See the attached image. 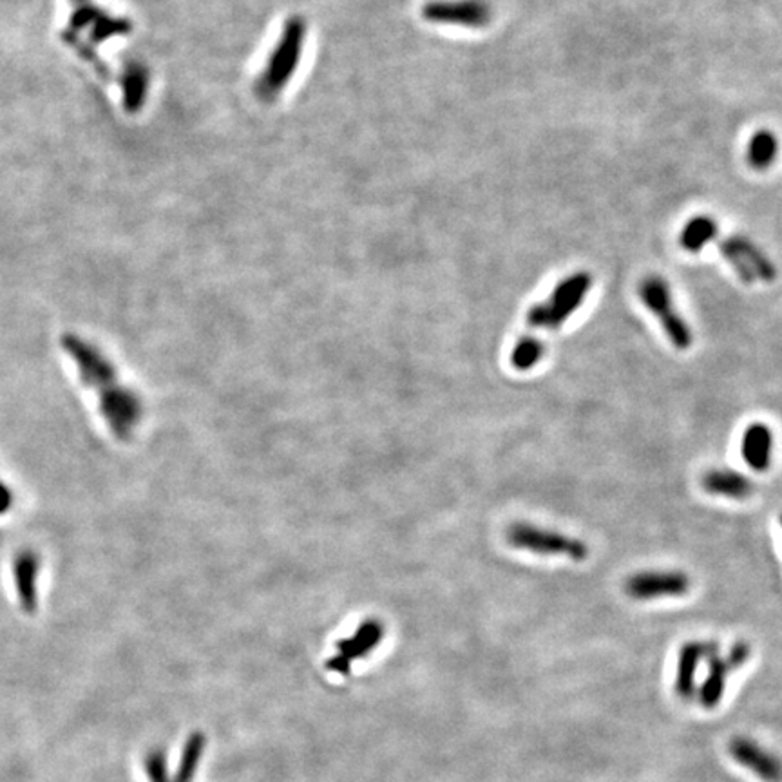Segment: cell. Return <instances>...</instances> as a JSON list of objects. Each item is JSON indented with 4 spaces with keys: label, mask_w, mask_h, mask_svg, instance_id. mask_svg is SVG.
<instances>
[{
    "label": "cell",
    "mask_w": 782,
    "mask_h": 782,
    "mask_svg": "<svg viewBox=\"0 0 782 782\" xmlns=\"http://www.w3.org/2000/svg\"><path fill=\"white\" fill-rule=\"evenodd\" d=\"M62 348L75 360L82 382L94 389L100 413L114 439L130 440L144 415L140 397L120 382L112 362L94 344L67 333L62 337Z\"/></svg>",
    "instance_id": "6da1fadb"
},
{
    "label": "cell",
    "mask_w": 782,
    "mask_h": 782,
    "mask_svg": "<svg viewBox=\"0 0 782 782\" xmlns=\"http://www.w3.org/2000/svg\"><path fill=\"white\" fill-rule=\"evenodd\" d=\"M380 637H382L380 621H377V619L364 621L350 639H346L339 644L341 658L335 660L333 665H346L351 658L359 656L360 652L364 654L366 650H369L373 644H377L380 641Z\"/></svg>",
    "instance_id": "ac0fdd59"
},
{
    "label": "cell",
    "mask_w": 782,
    "mask_h": 782,
    "mask_svg": "<svg viewBox=\"0 0 782 782\" xmlns=\"http://www.w3.org/2000/svg\"><path fill=\"white\" fill-rule=\"evenodd\" d=\"M748 658H750V644L746 641L735 643L726 656L719 654V644L715 641H712L710 652L705 660L708 663V672H706L703 685L699 687L701 706H705L706 710H712L721 703L728 676L733 671L741 669L748 662Z\"/></svg>",
    "instance_id": "52a82bcc"
},
{
    "label": "cell",
    "mask_w": 782,
    "mask_h": 782,
    "mask_svg": "<svg viewBox=\"0 0 782 782\" xmlns=\"http://www.w3.org/2000/svg\"><path fill=\"white\" fill-rule=\"evenodd\" d=\"M305 39L307 22L301 17L289 19L265 69L255 80V93L259 98L272 100L287 87L301 62Z\"/></svg>",
    "instance_id": "7a4b0ae2"
},
{
    "label": "cell",
    "mask_w": 782,
    "mask_h": 782,
    "mask_svg": "<svg viewBox=\"0 0 782 782\" xmlns=\"http://www.w3.org/2000/svg\"><path fill=\"white\" fill-rule=\"evenodd\" d=\"M778 138L775 137V133H771L769 129H759L750 137L748 140V147H746V162L748 165L757 171H768L777 156H778Z\"/></svg>",
    "instance_id": "e0dca14e"
},
{
    "label": "cell",
    "mask_w": 782,
    "mask_h": 782,
    "mask_svg": "<svg viewBox=\"0 0 782 782\" xmlns=\"http://www.w3.org/2000/svg\"><path fill=\"white\" fill-rule=\"evenodd\" d=\"M692 589V580L683 571L652 569L639 571L626 578L625 594L635 601H654L665 598L687 596Z\"/></svg>",
    "instance_id": "ba28073f"
},
{
    "label": "cell",
    "mask_w": 782,
    "mask_h": 782,
    "mask_svg": "<svg viewBox=\"0 0 782 782\" xmlns=\"http://www.w3.org/2000/svg\"><path fill=\"white\" fill-rule=\"evenodd\" d=\"M719 234L717 221L708 214L690 218L680 234V246L690 253H699L708 243L715 241Z\"/></svg>",
    "instance_id": "2e32d148"
},
{
    "label": "cell",
    "mask_w": 782,
    "mask_h": 782,
    "mask_svg": "<svg viewBox=\"0 0 782 782\" xmlns=\"http://www.w3.org/2000/svg\"><path fill=\"white\" fill-rule=\"evenodd\" d=\"M13 505V494L12 489L0 480V514H6Z\"/></svg>",
    "instance_id": "7402d4cb"
},
{
    "label": "cell",
    "mask_w": 782,
    "mask_h": 782,
    "mask_svg": "<svg viewBox=\"0 0 782 782\" xmlns=\"http://www.w3.org/2000/svg\"><path fill=\"white\" fill-rule=\"evenodd\" d=\"M13 583L17 589V598L24 612L35 614L39 607V591H37V578L40 571V558L31 549H22L15 555L13 564Z\"/></svg>",
    "instance_id": "8fae6325"
},
{
    "label": "cell",
    "mask_w": 782,
    "mask_h": 782,
    "mask_svg": "<svg viewBox=\"0 0 782 782\" xmlns=\"http://www.w3.org/2000/svg\"><path fill=\"white\" fill-rule=\"evenodd\" d=\"M147 89H149L147 67L140 62H129L121 76L123 107L129 112H138L147 98Z\"/></svg>",
    "instance_id": "9a60e30c"
},
{
    "label": "cell",
    "mask_w": 782,
    "mask_h": 782,
    "mask_svg": "<svg viewBox=\"0 0 782 782\" xmlns=\"http://www.w3.org/2000/svg\"><path fill=\"white\" fill-rule=\"evenodd\" d=\"M422 17L433 24L484 28L491 22V6L485 0H431L422 8Z\"/></svg>",
    "instance_id": "9c48e42d"
},
{
    "label": "cell",
    "mask_w": 782,
    "mask_h": 782,
    "mask_svg": "<svg viewBox=\"0 0 782 782\" xmlns=\"http://www.w3.org/2000/svg\"><path fill=\"white\" fill-rule=\"evenodd\" d=\"M592 276L585 271L564 278L549 299L535 303L528 312V326L533 330H558L583 305L592 289Z\"/></svg>",
    "instance_id": "3957f363"
},
{
    "label": "cell",
    "mask_w": 782,
    "mask_h": 782,
    "mask_svg": "<svg viewBox=\"0 0 782 782\" xmlns=\"http://www.w3.org/2000/svg\"><path fill=\"white\" fill-rule=\"evenodd\" d=\"M778 524H780V529H782V514L778 516Z\"/></svg>",
    "instance_id": "cb8c5ba5"
},
{
    "label": "cell",
    "mask_w": 782,
    "mask_h": 782,
    "mask_svg": "<svg viewBox=\"0 0 782 782\" xmlns=\"http://www.w3.org/2000/svg\"><path fill=\"white\" fill-rule=\"evenodd\" d=\"M75 3H78L82 6V4H89V0H75Z\"/></svg>",
    "instance_id": "603a6c76"
},
{
    "label": "cell",
    "mask_w": 782,
    "mask_h": 782,
    "mask_svg": "<svg viewBox=\"0 0 782 782\" xmlns=\"http://www.w3.org/2000/svg\"><path fill=\"white\" fill-rule=\"evenodd\" d=\"M507 544L518 551L538 556L569 558L571 562H585L591 555L589 546L571 535L540 528L529 521H514L505 531Z\"/></svg>",
    "instance_id": "277c9868"
},
{
    "label": "cell",
    "mask_w": 782,
    "mask_h": 782,
    "mask_svg": "<svg viewBox=\"0 0 782 782\" xmlns=\"http://www.w3.org/2000/svg\"><path fill=\"white\" fill-rule=\"evenodd\" d=\"M103 12L100 10V8H96V6H91V4H82L75 13H73V17H71V31L75 30V31H80V30H84V28H87V26H93L96 21H98V17L102 15Z\"/></svg>",
    "instance_id": "44dd1931"
},
{
    "label": "cell",
    "mask_w": 782,
    "mask_h": 782,
    "mask_svg": "<svg viewBox=\"0 0 782 782\" xmlns=\"http://www.w3.org/2000/svg\"><path fill=\"white\" fill-rule=\"evenodd\" d=\"M773 431L764 422H751L741 439V457L750 469L755 473H764L769 469L773 460Z\"/></svg>",
    "instance_id": "4fadbf2b"
},
{
    "label": "cell",
    "mask_w": 782,
    "mask_h": 782,
    "mask_svg": "<svg viewBox=\"0 0 782 782\" xmlns=\"http://www.w3.org/2000/svg\"><path fill=\"white\" fill-rule=\"evenodd\" d=\"M546 355V344L537 335H524L516 341L511 351V366L516 371H531Z\"/></svg>",
    "instance_id": "d6986e66"
},
{
    "label": "cell",
    "mask_w": 782,
    "mask_h": 782,
    "mask_svg": "<svg viewBox=\"0 0 782 782\" xmlns=\"http://www.w3.org/2000/svg\"><path fill=\"white\" fill-rule=\"evenodd\" d=\"M712 641H687L678 654L674 687L680 698L692 699L696 696V676L699 665L706 660Z\"/></svg>",
    "instance_id": "7c38bea8"
},
{
    "label": "cell",
    "mask_w": 782,
    "mask_h": 782,
    "mask_svg": "<svg viewBox=\"0 0 782 782\" xmlns=\"http://www.w3.org/2000/svg\"><path fill=\"white\" fill-rule=\"evenodd\" d=\"M637 296L644 308L654 314L672 342L680 351H687L694 344V332L687 319L676 310L672 289L660 274H648L637 285Z\"/></svg>",
    "instance_id": "5b68a950"
},
{
    "label": "cell",
    "mask_w": 782,
    "mask_h": 782,
    "mask_svg": "<svg viewBox=\"0 0 782 782\" xmlns=\"http://www.w3.org/2000/svg\"><path fill=\"white\" fill-rule=\"evenodd\" d=\"M717 250L741 283H773L777 280L773 261L746 235H728L717 243Z\"/></svg>",
    "instance_id": "8992f818"
},
{
    "label": "cell",
    "mask_w": 782,
    "mask_h": 782,
    "mask_svg": "<svg viewBox=\"0 0 782 782\" xmlns=\"http://www.w3.org/2000/svg\"><path fill=\"white\" fill-rule=\"evenodd\" d=\"M730 757L764 782H782V759L757 741L737 735L728 744Z\"/></svg>",
    "instance_id": "30bf717a"
},
{
    "label": "cell",
    "mask_w": 782,
    "mask_h": 782,
    "mask_svg": "<svg viewBox=\"0 0 782 782\" xmlns=\"http://www.w3.org/2000/svg\"><path fill=\"white\" fill-rule=\"evenodd\" d=\"M701 487L712 494L728 500H748L755 493V484L741 471L728 467L708 469L701 478Z\"/></svg>",
    "instance_id": "5bb4252c"
},
{
    "label": "cell",
    "mask_w": 782,
    "mask_h": 782,
    "mask_svg": "<svg viewBox=\"0 0 782 782\" xmlns=\"http://www.w3.org/2000/svg\"><path fill=\"white\" fill-rule=\"evenodd\" d=\"M130 31V24L125 19H118V17H109L107 13H102L98 17V21L93 24V31H91V39L94 42H103L111 37L116 35H125Z\"/></svg>",
    "instance_id": "ffe728a7"
}]
</instances>
